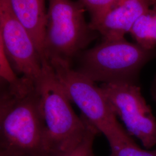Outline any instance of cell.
Masks as SVG:
<instances>
[{
	"label": "cell",
	"mask_w": 156,
	"mask_h": 156,
	"mask_svg": "<svg viewBox=\"0 0 156 156\" xmlns=\"http://www.w3.org/2000/svg\"><path fill=\"white\" fill-rule=\"evenodd\" d=\"M12 11L28 31L37 46L44 63V40L47 22L45 0H8Z\"/></svg>",
	"instance_id": "9c48e42d"
},
{
	"label": "cell",
	"mask_w": 156,
	"mask_h": 156,
	"mask_svg": "<svg viewBox=\"0 0 156 156\" xmlns=\"http://www.w3.org/2000/svg\"><path fill=\"white\" fill-rule=\"evenodd\" d=\"M84 8L72 0H49L45 30L46 59L70 60L91 39L89 24L84 17Z\"/></svg>",
	"instance_id": "277c9868"
},
{
	"label": "cell",
	"mask_w": 156,
	"mask_h": 156,
	"mask_svg": "<svg viewBox=\"0 0 156 156\" xmlns=\"http://www.w3.org/2000/svg\"><path fill=\"white\" fill-rule=\"evenodd\" d=\"M113 112L120 117L129 134L149 149L156 145V120L141 94L133 83H102L100 86Z\"/></svg>",
	"instance_id": "8992f818"
},
{
	"label": "cell",
	"mask_w": 156,
	"mask_h": 156,
	"mask_svg": "<svg viewBox=\"0 0 156 156\" xmlns=\"http://www.w3.org/2000/svg\"><path fill=\"white\" fill-rule=\"evenodd\" d=\"M111 147L110 156H156V150L142 149L118 122L102 133Z\"/></svg>",
	"instance_id": "30bf717a"
},
{
	"label": "cell",
	"mask_w": 156,
	"mask_h": 156,
	"mask_svg": "<svg viewBox=\"0 0 156 156\" xmlns=\"http://www.w3.org/2000/svg\"><path fill=\"white\" fill-rule=\"evenodd\" d=\"M118 0H79L84 8L88 11L91 20L100 16Z\"/></svg>",
	"instance_id": "4fadbf2b"
},
{
	"label": "cell",
	"mask_w": 156,
	"mask_h": 156,
	"mask_svg": "<svg viewBox=\"0 0 156 156\" xmlns=\"http://www.w3.org/2000/svg\"><path fill=\"white\" fill-rule=\"evenodd\" d=\"M156 55L124 38L103 39L84 53L78 71L94 82L135 83L142 68Z\"/></svg>",
	"instance_id": "3957f363"
},
{
	"label": "cell",
	"mask_w": 156,
	"mask_h": 156,
	"mask_svg": "<svg viewBox=\"0 0 156 156\" xmlns=\"http://www.w3.org/2000/svg\"><path fill=\"white\" fill-rule=\"evenodd\" d=\"M129 34L136 43L147 50L156 48V5L151 6L138 18Z\"/></svg>",
	"instance_id": "8fae6325"
},
{
	"label": "cell",
	"mask_w": 156,
	"mask_h": 156,
	"mask_svg": "<svg viewBox=\"0 0 156 156\" xmlns=\"http://www.w3.org/2000/svg\"><path fill=\"white\" fill-rule=\"evenodd\" d=\"M154 5L156 0H118L100 16L91 20L90 27L99 32L103 39L123 38L138 18Z\"/></svg>",
	"instance_id": "ba28073f"
},
{
	"label": "cell",
	"mask_w": 156,
	"mask_h": 156,
	"mask_svg": "<svg viewBox=\"0 0 156 156\" xmlns=\"http://www.w3.org/2000/svg\"><path fill=\"white\" fill-rule=\"evenodd\" d=\"M98 133L97 129L90 123L87 134L83 140L72 151L62 156H94L93 146L95 135Z\"/></svg>",
	"instance_id": "7c38bea8"
},
{
	"label": "cell",
	"mask_w": 156,
	"mask_h": 156,
	"mask_svg": "<svg viewBox=\"0 0 156 156\" xmlns=\"http://www.w3.org/2000/svg\"><path fill=\"white\" fill-rule=\"evenodd\" d=\"M49 62L69 100L99 133H102L117 122L105 95L94 81L73 69L70 62L61 59Z\"/></svg>",
	"instance_id": "5b68a950"
},
{
	"label": "cell",
	"mask_w": 156,
	"mask_h": 156,
	"mask_svg": "<svg viewBox=\"0 0 156 156\" xmlns=\"http://www.w3.org/2000/svg\"><path fill=\"white\" fill-rule=\"evenodd\" d=\"M0 43L16 71L36 86L44 62L28 31L12 11L8 0H0Z\"/></svg>",
	"instance_id": "52a82bcc"
},
{
	"label": "cell",
	"mask_w": 156,
	"mask_h": 156,
	"mask_svg": "<svg viewBox=\"0 0 156 156\" xmlns=\"http://www.w3.org/2000/svg\"><path fill=\"white\" fill-rule=\"evenodd\" d=\"M0 156H48L41 95L33 86L0 98Z\"/></svg>",
	"instance_id": "6da1fadb"
},
{
	"label": "cell",
	"mask_w": 156,
	"mask_h": 156,
	"mask_svg": "<svg viewBox=\"0 0 156 156\" xmlns=\"http://www.w3.org/2000/svg\"><path fill=\"white\" fill-rule=\"evenodd\" d=\"M151 94L153 98L156 102V75L154 78V79L152 82V84H151Z\"/></svg>",
	"instance_id": "5bb4252c"
},
{
	"label": "cell",
	"mask_w": 156,
	"mask_h": 156,
	"mask_svg": "<svg viewBox=\"0 0 156 156\" xmlns=\"http://www.w3.org/2000/svg\"><path fill=\"white\" fill-rule=\"evenodd\" d=\"M35 87L41 95L48 156H62L83 140L90 122L75 114L49 62L44 63L42 76Z\"/></svg>",
	"instance_id": "7a4b0ae2"
}]
</instances>
